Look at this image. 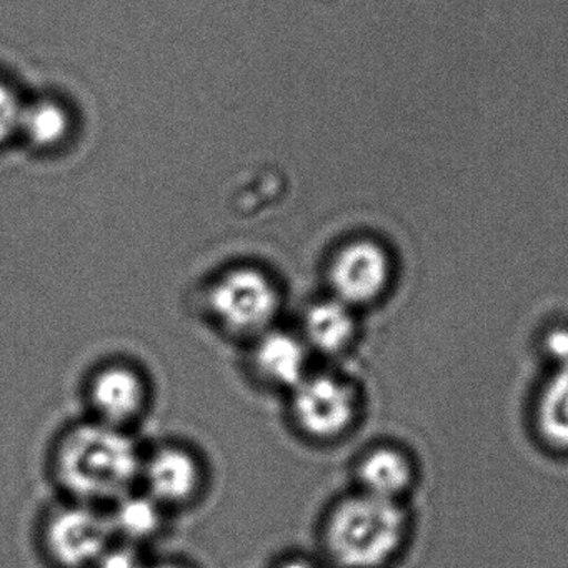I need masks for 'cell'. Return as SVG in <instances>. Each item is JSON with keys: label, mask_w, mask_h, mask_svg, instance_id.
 Segmentation results:
<instances>
[{"label": "cell", "mask_w": 568, "mask_h": 568, "mask_svg": "<svg viewBox=\"0 0 568 568\" xmlns=\"http://www.w3.org/2000/svg\"><path fill=\"white\" fill-rule=\"evenodd\" d=\"M144 452L134 435L91 418L72 425L55 445V480L82 504L112 505L138 488Z\"/></svg>", "instance_id": "cell-1"}, {"label": "cell", "mask_w": 568, "mask_h": 568, "mask_svg": "<svg viewBox=\"0 0 568 568\" xmlns=\"http://www.w3.org/2000/svg\"><path fill=\"white\" fill-rule=\"evenodd\" d=\"M404 528L394 500L368 494L345 498L325 521V550L338 567L378 568L394 557Z\"/></svg>", "instance_id": "cell-2"}, {"label": "cell", "mask_w": 568, "mask_h": 568, "mask_svg": "<svg viewBox=\"0 0 568 568\" xmlns=\"http://www.w3.org/2000/svg\"><path fill=\"white\" fill-rule=\"evenodd\" d=\"M282 302L277 281L254 265L222 272L207 291V308L219 325L235 337L251 341L275 327Z\"/></svg>", "instance_id": "cell-3"}, {"label": "cell", "mask_w": 568, "mask_h": 568, "mask_svg": "<svg viewBox=\"0 0 568 568\" xmlns=\"http://www.w3.org/2000/svg\"><path fill=\"white\" fill-rule=\"evenodd\" d=\"M114 540L108 511L82 501L55 507L42 524V551L54 568H92Z\"/></svg>", "instance_id": "cell-4"}, {"label": "cell", "mask_w": 568, "mask_h": 568, "mask_svg": "<svg viewBox=\"0 0 568 568\" xmlns=\"http://www.w3.org/2000/svg\"><path fill=\"white\" fill-rule=\"evenodd\" d=\"M288 394L295 425L315 440H332L354 422V388L334 375L308 374Z\"/></svg>", "instance_id": "cell-5"}, {"label": "cell", "mask_w": 568, "mask_h": 568, "mask_svg": "<svg viewBox=\"0 0 568 568\" xmlns=\"http://www.w3.org/2000/svg\"><path fill=\"white\" fill-rule=\"evenodd\" d=\"M204 478L202 462L191 448L165 444L144 454L139 484L169 511L192 504L204 487Z\"/></svg>", "instance_id": "cell-6"}, {"label": "cell", "mask_w": 568, "mask_h": 568, "mask_svg": "<svg viewBox=\"0 0 568 568\" xmlns=\"http://www.w3.org/2000/svg\"><path fill=\"white\" fill-rule=\"evenodd\" d=\"M89 405L95 420L129 430L148 412L151 390L141 371L124 364L99 368L88 387Z\"/></svg>", "instance_id": "cell-7"}, {"label": "cell", "mask_w": 568, "mask_h": 568, "mask_svg": "<svg viewBox=\"0 0 568 568\" xmlns=\"http://www.w3.org/2000/svg\"><path fill=\"white\" fill-rule=\"evenodd\" d=\"M387 278V255L374 242L348 244L328 267L332 294L351 307L374 301L384 291Z\"/></svg>", "instance_id": "cell-8"}, {"label": "cell", "mask_w": 568, "mask_h": 568, "mask_svg": "<svg viewBox=\"0 0 568 568\" xmlns=\"http://www.w3.org/2000/svg\"><path fill=\"white\" fill-rule=\"evenodd\" d=\"M252 342V368L264 384L291 392L311 374V351L301 334L272 327Z\"/></svg>", "instance_id": "cell-9"}, {"label": "cell", "mask_w": 568, "mask_h": 568, "mask_svg": "<svg viewBox=\"0 0 568 568\" xmlns=\"http://www.w3.org/2000/svg\"><path fill=\"white\" fill-rule=\"evenodd\" d=\"M355 335V318L351 305L332 295L308 305L302 318L301 337L308 351L324 355L341 354Z\"/></svg>", "instance_id": "cell-10"}, {"label": "cell", "mask_w": 568, "mask_h": 568, "mask_svg": "<svg viewBox=\"0 0 568 568\" xmlns=\"http://www.w3.org/2000/svg\"><path fill=\"white\" fill-rule=\"evenodd\" d=\"M115 540L144 547L164 531L168 510L144 490L129 491L108 511Z\"/></svg>", "instance_id": "cell-11"}, {"label": "cell", "mask_w": 568, "mask_h": 568, "mask_svg": "<svg viewBox=\"0 0 568 568\" xmlns=\"http://www.w3.org/2000/svg\"><path fill=\"white\" fill-rule=\"evenodd\" d=\"M364 494L394 500L410 484V465L400 452L381 448L372 452L358 468Z\"/></svg>", "instance_id": "cell-12"}, {"label": "cell", "mask_w": 568, "mask_h": 568, "mask_svg": "<svg viewBox=\"0 0 568 568\" xmlns=\"http://www.w3.org/2000/svg\"><path fill=\"white\" fill-rule=\"evenodd\" d=\"M538 424L551 444L568 447V365H561L545 387Z\"/></svg>", "instance_id": "cell-13"}, {"label": "cell", "mask_w": 568, "mask_h": 568, "mask_svg": "<svg viewBox=\"0 0 568 568\" xmlns=\"http://www.w3.org/2000/svg\"><path fill=\"white\" fill-rule=\"evenodd\" d=\"M68 115L52 102H38L22 111L21 131L38 145H52L64 138Z\"/></svg>", "instance_id": "cell-14"}, {"label": "cell", "mask_w": 568, "mask_h": 568, "mask_svg": "<svg viewBox=\"0 0 568 568\" xmlns=\"http://www.w3.org/2000/svg\"><path fill=\"white\" fill-rule=\"evenodd\" d=\"M145 561L141 547L114 540L92 568H142Z\"/></svg>", "instance_id": "cell-15"}, {"label": "cell", "mask_w": 568, "mask_h": 568, "mask_svg": "<svg viewBox=\"0 0 568 568\" xmlns=\"http://www.w3.org/2000/svg\"><path fill=\"white\" fill-rule=\"evenodd\" d=\"M24 108L19 104L14 92L0 81V142L11 138L21 128Z\"/></svg>", "instance_id": "cell-16"}, {"label": "cell", "mask_w": 568, "mask_h": 568, "mask_svg": "<svg viewBox=\"0 0 568 568\" xmlns=\"http://www.w3.org/2000/svg\"><path fill=\"white\" fill-rule=\"evenodd\" d=\"M547 351L555 361L560 362V367L568 365V328H558L548 335Z\"/></svg>", "instance_id": "cell-17"}, {"label": "cell", "mask_w": 568, "mask_h": 568, "mask_svg": "<svg viewBox=\"0 0 568 568\" xmlns=\"http://www.w3.org/2000/svg\"><path fill=\"white\" fill-rule=\"evenodd\" d=\"M271 568H318V565L307 555L285 554L278 557Z\"/></svg>", "instance_id": "cell-18"}, {"label": "cell", "mask_w": 568, "mask_h": 568, "mask_svg": "<svg viewBox=\"0 0 568 568\" xmlns=\"http://www.w3.org/2000/svg\"><path fill=\"white\" fill-rule=\"evenodd\" d=\"M142 568H194L187 561L179 558H159V560H148Z\"/></svg>", "instance_id": "cell-19"}]
</instances>
